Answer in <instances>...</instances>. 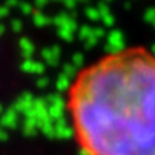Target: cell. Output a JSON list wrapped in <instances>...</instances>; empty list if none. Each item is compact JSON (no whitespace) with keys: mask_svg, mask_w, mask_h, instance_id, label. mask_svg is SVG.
<instances>
[{"mask_svg":"<svg viewBox=\"0 0 155 155\" xmlns=\"http://www.w3.org/2000/svg\"><path fill=\"white\" fill-rule=\"evenodd\" d=\"M65 111L81 155H155V51L131 45L86 63Z\"/></svg>","mask_w":155,"mask_h":155,"instance_id":"1","label":"cell"}]
</instances>
